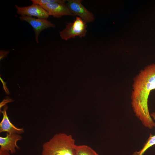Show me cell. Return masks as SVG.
Masks as SVG:
<instances>
[{
	"instance_id": "6",
	"label": "cell",
	"mask_w": 155,
	"mask_h": 155,
	"mask_svg": "<svg viewBox=\"0 0 155 155\" xmlns=\"http://www.w3.org/2000/svg\"><path fill=\"white\" fill-rule=\"evenodd\" d=\"M17 13L21 16L36 17L38 18L47 19L49 15L47 11L39 5L32 3V5L26 7H20L15 5Z\"/></svg>"
},
{
	"instance_id": "15",
	"label": "cell",
	"mask_w": 155,
	"mask_h": 155,
	"mask_svg": "<svg viewBox=\"0 0 155 155\" xmlns=\"http://www.w3.org/2000/svg\"><path fill=\"white\" fill-rule=\"evenodd\" d=\"M10 153L9 151L0 149V155H10Z\"/></svg>"
},
{
	"instance_id": "12",
	"label": "cell",
	"mask_w": 155,
	"mask_h": 155,
	"mask_svg": "<svg viewBox=\"0 0 155 155\" xmlns=\"http://www.w3.org/2000/svg\"><path fill=\"white\" fill-rule=\"evenodd\" d=\"M66 0H31L33 4L40 6L54 3H65Z\"/></svg>"
},
{
	"instance_id": "1",
	"label": "cell",
	"mask_w": 155,
	"mask_h": 155,
	"mask_svg": "<svg viewBox=\"0 0 155 155\" xmlns=\"http://www.w3.org/2000/svg\"><path fill=\"white\" fill-rule=\"evenodd\" d=\"M133 81L131 96L133 110L144 126L152 129L155 123L149 113L148 101L150 92L155 90V64L141 70Z\"/></svg>"
},
{
	"instance_id": "3",
	"label": "cell",
	"mask_w": 155,
	"mask_h": 155,
	"mask_svg": "<svg viewBox=\"0 0 155 155\" xmlns=\"http://www.w3.org/2000/svg\"><path fill=\"white\" fill-rule=\"evenodd\" d=\"M87 23L79 17H76L73 22L67 23L65 28L59 32L61 38L67 40L71 38L84 37L87 32Z\"/></svg>"
},
{
	"instance_id": "4",
	"label": "cell",
	"mask_w": 155,
	"mask_h": 155,
	"mask_svg": "<svg viewBox=\"0 0 155 155\" xmlns=\"http://www.w3.org/2000/svg\"><path fill=\"white\" fill-rule=\"evenodd\" d=\"M20 19L26 22L32 27L35 34L36 43H39L38 36L40 32L43 30L49 28H54L55 25L46 18H36L26 16H21Z\"/></svg>"
},
{
	"instance_id": "10",
	"label": "cell",
	"mask_w": 155,
	"mask_h": 155,
	"mask_svg": "<svg viewBox=\"0 0 155 155\" xmlns=\"http://www.w3.org/2000/svg\"><path fill=\"white\" fill-rule=\"evenodd\" d=\"M74 155H99L94 149L85 145H76L74 148Z\"/></svg>"
},
{
	"instance_id": "5",
	"label": "cell",
	"mask_w": 155,
	"mask_h": 155,
	"mask_svg": "<svg viewBox=\"0 0 155 155\" xmlns=\"http://www.w3.org/2000/svg\"><path fill=\"white\" fill-rule=\"evenodd\" d=\"M67 5L74 16H77L86 23L92 22L95 20L93 14L82 3V0H67Z\"/></svg>"
},
{
	"instance_id": "2",
	"label": "cell",
	"mask_w": 155,
	"mask_h": 155,
	"mask_svg": "<svg viewBox=\"0 0 155 155\" xmlns=\"http://www.w3.org/2000/svg\"><path fill=\"white\" fill-rule=\"evenodd\" d=\"M75 145L71 135L58 133L43 144L41 155H74Z\"/></svg>"
},
{
	"instance_id": "17",
	"label": "cell",
	"mask_w": 155,
	"mask_h": 155,
	"mask_svg": "<svg viewBox=\"0 0 155 155\" xmlns=\"http://www.w3.org/2000/svg\"><path fill=\"white\" fill-rule=\"evenodd\" d=\"M150 115L151 117H152L154 119L155 121V112H153L151 114H150Z\"/></svg>"
},
{
	"instance_id": "16",
	"label": "cell",
	"mask_w": 155,
	"mask_h": 155,
	"mask_svg": "<svg viewBox=\"0 0 155 155\" xmlns=\"http://www.w3.org/2000/svg\"><path fill=\"white\" fill-rule=\"evenodd\" d=\"M0 80L2 82V83L3 84V87L5 91V92L7 94H9V91L8 90L7 88L6 87V86L5 85V84L6 83L4 82L3 81L2 79L1 78H0Z\"/></svg>"
},
{
	"instance_id": "11",
	"label": "cell",
	"mask_w": 155,
	"mask_h": 155,
	"mask_svg": "<svg viewBox=\"0 0 155 155\" xmlns=\"http://www.w3.org/2000/svg\"><path fill=\"white\" fill-rule=\"evenodd\" d=\"M154 145H155V135L150 134L143 148L140 151L134 152L132 155H143L149 148Z\"/></svg>"
},
{
	"instance_id": "13",
	"label": "cell",
	"mask_w": 155,
	"mask_h": 155,
	"mask_svg": "<svg viewBox=\"0 0 155 155\" xmlns=\"http://www.w3.org/2000/svg\"><path fill=\"white\" fill-rule=\"evenodd\" d=\"M0 59L1 60L7 55L9 52V51L0 50Z\"/></svg>"
},
{
	"instance_id": "9",
	"label": "cell",
	"mask_w": 155,
	"mask_h": 155,
	"mask_svg": "<svg viewBox=\"0 0 155 155\" xmlns=\"http://www.w3.org/2000/svg\"><path fill=\"white\" fill-rule=\"evenodd\" d=\"M7 106H4L3 110H0L3 114V117L0 123V133L6 132L8 133H17L21 134L24 132L23 128L16 127L9 120L7 116Z\"/></svg>"
},
{
	"instance_id": "7",
	"label": "cell",
	"mask_w": 155,
	"mask_h": 155,
	"mask_svg": "<svg viewBox=\"0 0 155 155\" xmlns=\"http://www.w3.org/2000/svg\"><path fill=\"white\" fill-rule=\"evenodd\" d=\"M22 138L20 134L7 133L6 136L0 137V149L7 151L13 154L16 153V149L19 148L17 142Z\"/></svg>"
},
{
	"instance_id": "14",
	"label": "cell",
	"mask_w": 155,
	"mask_h": 155,
	"mask_svg": "<svg viewBox=\"0 0 155 155\" xmlns=\"http://www.w3.org/2000/svg\"><path fill=\"white\" fill-rule=\"evenodd\" d=\"M13 100L10 98H7L4 99L0 103V108H1L3 106H5L6 103L13 101Z\"/></svg>"
},
{
	"instance_id": "8",
	"label": "cell",
	"mask_w": 155,
	"mask_h": 155,
	"mask_svg": "<svg viewBox=\"0 0 155 155\" xmlns=\"http://www.w3.org/2000/svg\"><path fill=\"white\" fill-rule=\"evenodd\" d=\"M54 18H59L64 16H74L65 3H54L41 6Z\"/></svg>"
}]
</instances>
